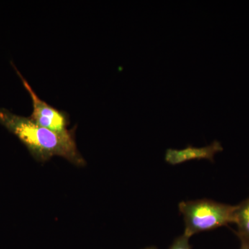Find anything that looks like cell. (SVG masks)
Here are the masks:
<instances>
[{
    "label": "cell",
    "instance_id": "1",
    "mask_svg": "<svg viewBox=\"0 0 249 249\" xmlns=\"http://www.w3.org/2000/svg\"><path fill=\"white\" fill-rule=\"evenodd\" d=\"M0 125L16 136L39 161L59 156L73 164L85 165L77 147L74 129L53 132L36 124L30 117L18 115L6 108H0Z\"/></svg>",
    "mask_w": 249,
    "mask_h": 249
},
{
    "label": "cell",
    "instance_id": "2",
    "mask_svg": "<svg viewBox=\"0 0 249 249\" xmlns=\"http://www.w3.org/2000/svg\"><path fill=\"white\" fill-rule=\"evenodd\" d=\"M236 206L203 199L181 201L178 210L185 222L183 235L191 237L199 232L209 231L234 223Z\"/></svg>",
    "mask_w": 249,
    "mask_h": 249
},
{
    "label": "cell",
    "instance_id": "3",
    "mask_svg": "<svg viewBox=\"0 0 249 249\" xmlns=\"http://www.w3.org/2000/svg\"><path fill=\"white\" fill-rule=\"evenodd\" d=\"M11 65L20 78L24 88L29 92L32 100L33 111L29 117L36 124L53 132H62L68 130L67 129V126L70 124L68 114L65 111L52 107L46 101L41 99L31 88L29 82L18 70L14 62H11Z\"/></svg>",
    "mask_w": 249,
    "mask_h": 249
},
{
    "label": "cell",
    "instance_id": "4",
    "mask_svg": "<svg viewBox=\"0 0 249 249\" xmlns=\"http://www.w3.org/2000/svg\"><path fill=\"white\" fill-rule=\"evenodd\" d=\"M222 144L218 141H214L210 145L204 147H195L188 145L181 150L167 149L165 153V160L168 164L177 165L193 160H209L214 161V155L222 152Z\"/></svg>",
    "mask_w": 249,
    "mask_h": 249
},
{
    "label": "cell",
    "instance_id": "5",
    "mask_svg": "<svg viewBox=\"0 0 249 249\" xmlns=\"http://www.w3.org/2000/svg\"><path fill=\"white\" fill-rule=\"evenodd\" d=\"M234 223L237 226L239 238L249 241V198L236 206Z\"/></svg>",
    "mask_w": 249,
    "mask_h": 249
},
{
    "label": "cell",
    "instance_id": "6",
    "mask_svg": "<svg viewBox=\"0 0 249 249\" xmlns=\"http://www.w3.org/2000/svg\"><path fill=\"white\" fill-rule=\"evenodd\" d=\"M169 249H192L191 245L189 243V237L183 234L182 235L177 237L173 241Z\"/></svg>",
    "mask_w": 249,
    "mask_h": 249
},
{
    "label": "cell",
    "instance_id": "7",
    "mask_svg": "<svg viewBox=\"0 0 249 249\" xmlns=\"http://www.w3.org/2000/svg\"><path fill=\"white\" fill-rule=\"evenodd\" d=\"M241 242L240 249H249V241L243 238H239Z\"/></svg>",
    "mask_w": 249,
    "mask_h": 249
},
{
    "label": "cell",
    "instance_id": "8",
    "mask_svg": "<svg viewBox=\"0 0 249 249\" xmlns=\"http://www.w3.org/2000/svg\"><path fill=\"white\" fill-rule=\"evenodd\" d=\"M143 249H157L155 247H147V248Z\"/></svg>",
    "mask_w": 249,
    "mask_h": 249
}]
</instances>
